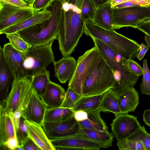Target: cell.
<instances>
[{
  "label": "cell",
  "mask_w": 150,
  "mask_h": 150,
  "mask_svg": "<svg viewBox=\"0 0 150 150\" xmlns=\"http://www.w3.org/2000/svg\"><path fill=\"white\" fill-rule=\"evenodd\" d=\"M63 3L57 39L63 57L70 56L84 33L85 21L81 10L66 3Z\"/></svg>",
  "instance_id": "6da1fadb"
},
{
  "label": "cell",
  "mask_w": 150,
  "mask_h": 150,
  "mask_svg": "<svg viewBox=\"0 0 150 150\" xmlns=\"http://www.w3.org/2000/svg\"><path fill=\"white\" fill-rule=\"evenodd\" d=\"M63 5L60 1L54 0L47 8L52 13L50 18L16 33L31 46L45 44L57 39Z\"/></svg>",
  "instance_id": "7a4b0ae2"
},
{
  "label": "cell",
  "mask_w": 150,
  "mask_h": 150,
  "mask_svg": "<svg viewBox=\"0 0 150 150\" xmlns=\"http://www.w3.org/2000/svg\"><path fill=\"white\" fill-rule=\"evenodd\" d=\"M84 33L102 42L125 59L135 58L139 51V44L135 40L117 33L115 30L102 28L91 20L85 21Z\"/></svg>",
  "instance_id": "3957f363"
},
{
  "label": "cell",
  "mask_w": 150,
  "mask_h": 150,
  "mask_svg": "<svg viewBox=\"0 0 150 150\" xmlns=\"http://www.w3.org/2000/svg\"><path fill=\"white\" fill-rule=\"evenodd\" d=\"M115 83L113 70L101 56L83 85L82 96L103 94Z\"/></svg>",
  "instance_id": "277c9868"
},
{
  "label": "cell",
  "mask_w": 150,
  "mask_h": 150,
  "mask_svg": "<svg viewBox=\"0 0 150 150\" xmlns=\"http://www.w3.org/2000/svg\"><path fill=\"white\" fill-rule=\"evenodd\" d=\"M54 40L45 44L31 46L23 54L24 65L27 78H30L35 74L45 71L47 70L48 66L55 61L52 48Z\"/></svg>",
  "instance_id": "5b68a950"
},
{
  "label": "cell",
  "mask_w": 150,
  "mask_h": 150,
  "mask_svg": "<svg viewBox=\"0 0 150 150\" xmlns=\"http://www.w3.org/2000/svg\"><path fill=\"white\" fill-rule=\"evenodd\" d=\"M112 8L114 29L126 27L136 28L139 25L150 21V6Z\"/></svg>",
  "instance_id": "8992f818"
},
{
  "label": "cell",
  "mask_w": 150,
  "mask_h": 150,
  "mask_svg": "<svg viewBox=\"0 0 150 150\" xmlns=\"http://www.w3.org/2000/svg\"><path fill=\"white\" fill-rule=\"evenodd\" d=\"M100 57L98 49L94 46L79 57L74 72L69 80L68 87L72 88L82 96L83 85Z\"/></svg>",
  "instance_id": "52a82bcc"
},
{
  "label": "cell",
  "mask_w": 150,
  "mask_h": 150,
  "mask_svg": "<svg viewBox=\"0 0 150 150\" xmlns=\"http://www.w3.org/2000/svg\"><path fill=\"white\" fill-rule=\"evenodd\" d=\"M31 87V82L29 78L15 79L4 102L0 103L3 105L5 111L12 114L16 111L23 103Z\"/></svg>",
  "instance_id": "ba28073f"
},
{
  "label": "cell",
  "mask_w": 150,
  "mask_h": 150,
  "mask_svg": "<svg viewBox=\"0 0 150 150\" xmlns=\"http://www.w3.org/2000/svg\"><path fill=\"white\" fill-rule=\"evenodd\" d=\"M42 127L50 140L75 135L80 126L74 115L65 120L52 122L44 121Z\"/></svg>",
  "instance_id": "9c48e42d"
},
{
  "label": "cell",
  "mask_w": 150,
  "mask_h": 150,
  "mask_svg": "<svg viewBox=\"0 0 150 150\" xmlns=\"http://www.w3.org/2000/svg\"><path fill=\"white\" fill-rule=\"evenodd\" d=\"M47 108L31 87L28 93L21 115L26 120L42 125Z\"/></svg>",
  "instance_id": "30bf717a"
},
{
  "label": "cell",
  "mask_w": 150,
  "mask_h": 150,
  "mask_svg": "<svg viewBox=\"0 0 150 150\" xmlns=\"http://www.w3.org/2000/svg\"><path fill=\"white\" fill-rule=\"evenodd\" d=\"M55 149L58 150H99L107 148L104 144L75 135L50 140Z\"/></svg>",
  "instance_id": "8fae6325"
},
{
  "label": "cell",
  "mask_w": 150,
  "mask_h": 150,
  "mask_svg": "<svg viewBox=\"0 0 150 150\" xmlns=\"http://www.w3.org/2000/svg\"><path fill=\"white\" fill-rule=\"evenodd\" d=\"M110 125L117 142L129 136L142 126L136 116L122 113L115 116Z\"/></svg>",
  "instance_id": "7c38bea8"
},
{
  "label": "cell",
  "mask_w": 150,
  "mask_h": 150,
  "mask_svg": "<svg viewBox=\"0 0 150 150\" xmlns=\"http://www.w3.org/2000/svg\"><path fill=\"white\" fill-rule=\"evenodd\" d=\"M34 13L32 8L0 4V31L24 21L31 17Z\"/></svg>",
  "instance_id": "4fadbf2b"
},
{
  "label": "cell",
  "mask_w": 150,
  "mask_h": 150,
  "mask_svg": "<svg viewBox=\"0 0 150 150\" xmlns=\"http://www.w3.org/2000/svg\"><path fill=\"white\" fill-rule=\"evenodd\" d=\"M3 50L6 62L15 79L27 78L24 65L23 54L14 48L10 43L4 45Z\"/></svg>",
  "instance_id": "5bb4252c"
},
{
  "label": "cell",
  "mask_w": 150,
  "mask_h": 150,
  "mask_svg": "<svg viewBox=\"0 0 150 150\" xmlns=\"http://www.w3.org/2000/svg\"><path fill=\"white\" fill-rule=\"evenodd\" d=\"M29 137L41 150H56L45 132L42 125L25 120Z\"/></svg>",
  "instance_id": "9a60e30c"
},
{
  "label": "cell",
  "mask_w": 150,
  "mask_h": 150,
  "mask_svg": "<svg viewBox=\"0 0 150 150\" xmlns=\"http://www.w3.org/2000/svg\"><path fill=\"white\" fill-rule=\"evenodd\" d=\"M65 93L61 86L50 81L45 93L40 98L47 108H58L62 104Z\"/></svg>",
  "instance_id": "2e32d148"
},
{
  "label": "cell",
  "mask_w": 150,
  "mask_h": 150,
  "mask_svg": "<svg viewBox=\"0 0 150 150\" xmlns=\"http://www.w3.org/2000/svg\"><path fill=\"white\" fill-rule=\"evenodd\" d=\"M13 74L6 62L3 48H0V102H4L13 81Z\"/></svg>",
  "instance_id": "e0dca14e"
},
{
  "label": "cell",
  "mask_w": 150,
  "mask_h": 150,
  "mask_svg": "<svg viewBox=\"0 0 150 150\" xmlns=\"http://www.w3.org/2000/svg\"><path fill=\"white\" fill-rule=\"evenodd\" d=\"M77 62L73 57H63L53 63L54 76L61 83H65L72 77Z\"/></svg>",
  "instance_id": "ac0fdd59"
},
{
  "label": "cell",
  "mask_w": 150,
  "mask_h": 150,
  "mask_svg": "<svg viewBox=\"0 0 150 150\" xmlns=\"http://www.w3.org/2000/svg\"><path fill=\"white\" fill-rule=\"evenodd\" d=\"M51 11L48 8L39 11L35 12L30 17L16 25L0 31V34L6 35L17 32L50 18L52 16Z\"/></svg>",
  "instance_id": "d6986e66"
},
{
  "label": "cell",
  "mask_w": 150,
  "mask_h": 150,
  "mask_svg": "<svg viewBox=\"0 0 150 150\" xmlns=\"http://www.w3.org/2000/svg\"><path fill=\"white\" fill-rule=\"evenodd\" d=\"M16 136V130L11 114L6 112L0 104V146L11 137Z\"/></svg>",
  "instance_id": "ffe728a7"
},
{
  "label": "cell",
  "mask_w": 150,
  "mask_h": 150,
  "mask_svg": "<svg viewBox=\"0 0 150 150\" xmlns=\"http://www.w3.org/2000/svg\"><path fill=\"white\" fill-rule=\"evenodd\" d=\"M147 132L144 126L133 133L119 141L117 144L120 150H145L143 140Z\"/></svg>",
  "instance_id": "44dd1931"
},
{
  "label": "cell",
  "mask_w": 150,
  "mask_h": 150,
  "mask_svg": "<svg viewBox=\"0 0 150 150\" xmlns=\"http://www.w3.org/2000/svg\"><path fill=\"white\" fill-rule=\"evenodd\" d=\"M77 134L88 139L104 144L107 148L112 146L114 141L113 134L108 131L97 130L80 126Z\"/></svg>",
  "instance_id": "7402d4cb"
},
{
  "label": "cell",
  "mask_w": 150,
  "mask_h": 150,
  "mask_svg": "<svg viewBox=\"0 0 150 150\" xmlns=\"http://www.w3.org/2000/svg\"><path fill=\"white\" fill-rule=\"evenodd\" d=\"M121 113L128 114L135 110L139 103V94L133 88L127 92L118 96Z\"/></svg>",
  "instance_id": "603a6c76"
},
{
  "label": "cell",
  "mask_w": 150,
  "mask_h": 150,
  "mask_svg": "<svg viewBox=\"0 0 150 150\" xmlns=\"http://www.w3.org/2000/svg\"><path fill=\"white\" fill-rule=\"evenodd\" d=\"M96 25L105 29L113 30L112 8L110 3H108L96 9L92 21Z\"/></svg>",
  "instance_id": "cb8c5ba5"
},
{
  "label": "cell",
  "mask_w": 150,
  "mask_h": 150,
  "mask_svg": "<svg viewBox=\"0 0 150 150\" xmlns=\"http://www.w3.org/2000/svg\"><path fill=\"white\" fill-rule=\"evenodd\" d=\"M99 109L103 112H110L116 116L121 113L118 95L111 89L103 95Z\"/></svg>",
  "instance_id": "d4e9b609"
},
{
  "label": "cell",
  "mask_w": 150,
  "mask_h": 150,
  "mask_svg": "<svg viewBox=\"0 0 150 150\" xmlns=\"http://www.w3.org/2000/svg\"><path fill=\"white\" fill-rule=\"evenodd\" d=\"M86 112L88 113V118L79 122L81 127L97 130L108 131L106 123L101 117V111L99 109Z\"/></svg>",
  "instance_id": "484cf974"
},
{
  "label": "cell",
  "mask_w": 150,
  "mask_h": 150,
  "mask_svg": "<svg viewBox=\"0 0 150 150\" xmlns=\"http://www.w3.org/2000/svg\"><path fill=\"white\" fill-rule=\"evenodd\" d=\"M103 95L82 96L72 109L74 112L79 110L87 111L99 109Z\"/></svg>",
  "instance_id": "4316f807"
},
{
  "label": "cell",
  "mask_w": 150,
  "mask_h": 150,
  "mask_svg": "<svg viewBox=\"0 0 150 150\" xmlns=\"http://www.w3.org/2000/svg\"><path fill=\"white\" fill-rule=\"evenodd\" d=\"M74 112L72 109L61 107L47 108L44 121L52 122L63 121L73 116Z\"/></svg>",
  "instance_id": "83f0119b"
},
{
  "label": "cell",
  "mask_w": 150,
  "mask_h": 150,
  "mask_svg": "<svg viewBox=\"0 0 150 150\" xmlns=\"http://www.w3.org/2000/svg\"><path fill=\"white\" fill-rule=\"evenodd\" d=\"M29 79L32 88L41 97L45 93L50 81V72L47 70L43 72L33 76Z\"/></svg>",
  "instance_id": "f1b7e54d"
},
{
  "label": "cell",
  "mask_w": 150,
  "mask_h": 150,
  "mask_svg": "<svg viewBox=\"0 0 150 150\" xmlns=\"http://www.w3.org/2000/svg\"><path fill=\"white\" fill-rule=\"evenodd\" d=\"M6 35V37L12 46L23 54L26 53L31 47L16 33Z\"/></svg>",
  "instance_id": "f546056e"
},
{
  "label": "cell",
  "mask_w": 150,
  "mask_h": 150,
  "mask_svg": "<svg viewBox=\"0 0 150 150\" xmlns=\"http://www.w3.org/2000/svg\"><path fill=\"white\" fill-rule=\"evenodd\" d=\"M143 76L140 84V88L142 93L150 95V71L147 65V61L145 59L143 61Z\"/></svg>",
  "instance_id": "4dcf8cb0"
},
{
  "label": "cell",
  "mask_w": 150,
  "mask_h": 150,
  "mask_svg": "<svg viewBox=\"0 0 150 150\" xmlns=\"http://www.w3.org/2000/svg\"><path fill=\"white\" fill-rule=\"evenodd\" d=\"M81 96L72 88L68 87L63 102L60 107L72 109Z\"/></svg>",
  "instance_id": "1f68e13d"
},
{
  "label": "cell",
  "mask_w": 150,
  "mask_h": 150,
  "mask_svg": "<svg viewBox=\"0 0 150 150\" xmlns=\"http://www.w3.org/2000/svg\"><path fill=\"white\" fill-rule=\"evenodd\" d=\"M122 63L123 67L125 71L133 73L138 76L143 75V68L137 62L132 59H123Z\"/></svg>",
  "instance_id": "d6a6232c"
},
{
  "label": "cell",
  "mask_w": 150,
  "mask_h": 150,
  "mask_svg": "<svg viewBox=\"0 0 150 150\" xmlns=\"http://www.w3.org/2000/svg\"><path fill=\"white\" fill-rule=\"evenodd\" d=\"M96 9L90 0H84L81 9V16L83 21H92Z\"/></svg>",
  "instance_id": "836d02e7"
},
{
  "label": "cell",
  "mask_w": 150,
  "mask_h": 150,
  "mask_svg": "<svg viewBox=\"0 0 150 150\" xmlns=\"http://www.w3.org/2000/svg\"><path fill=\"white\" fill-rule=\"evenodd\" d=\"M25 119L21 116L18 127L16 131V136L19 146H23L29 138L27 132V127L25 122Z\"/></svg>",
  "instance_id": "e575fe53"
},
{
  "label": "cell",
  "mask_w": 150,
  "mask_h": 150,
  "mask_svg": "<svg viewBox=\"0 0 150 150\" xmlns=\"http://www.w3.org/2000/svg\"><path fill=\"white\" fill-rule=\"evenodd\" d=\"M120 4L113 8H122L129 7L142 6H150V0H120Z\"/></svg>",
  "instance_id": "d590c367"
},
{
  "label": "cell",
  "mask_w": 150,
  "mask_h": 150,
  "mask_svg": "<svg viewBox=\"0 0 150 150\" xmlns=\"http://www.w3.org/2000/svg\"><path fill=\"white\" fill-rule=\"evenodd\" d=\"M1 4H7L25 9L32 8V6L24 0H0Z\"/></svg>",
  "instance_id": "8d00e7d4"
},
{
  "label": "cell",
  "mask_w": 150,
  "mask_h": 150,
  "mask_svg": "<svg viewBox=\"0 0 150 150\" xmlns=\"http://www.w3.org/2000/svg\"><path fill=\"white\" fill-rule=\"evenodd\" d=\"M54 0H35L32 8L34 12L39 11L47 8Z\"/></svg>",
  "instance_id": "74e56055"
},
{
  "label": "cell",
  "mask_w": 150,
  "mask_h": 150,
  "mask_svg": "<svg viewBox=\"0 0 150 150\" xmlns=\"http://www.w3.org/2000/svg\"><path fill=\"white\" fill-rule=\"evenodd\" d=\"M18 146V141L16 136H15L8 139L0 147L4 149L16 150Z\"/></svg>",
  "instance_id": "f35d334b"
},
{
  "label": "cell",
  "mask_w": 150,
  "mask_h": 150,
  "mask_svg": "<svg viewBox=\"0 0 150 150\" xmlns=\"http://www.w3.org/2000/svg\"><path fill=\"white\" fill-rule=\"evenodd\" d=\"M23 146L25 150H41L37 144L29 137Z\"/></svg>",
  "instance_id": "ab89813d"
},
{
  "label": "cell",
  "mask_w": 150,
  "mask_h": 150,
  "mask_svg": "<svg viewBox=\"0 0 150 150\" xmlns=\"http://www.w3.org/2000/svg\"><path fill=\"white\" fill-rule=\"evenodd\" d=\"M74 116L78 122L86 120L88 118V113L85 111L79 110L75 111Z\"/></svg>",
  "instance_id": "60d3db41"
},
{
  "label": "cell",
  "mask_w": 150,
  "mask_h": 150,
  "mask_svg": "<svg viewBox=\"0 0 150 150\" xmlns=\"http://www.w3.org/2000/svg\"><path fill=\"white\" fill-rule=\"evenodd\" d=\"M137 29L145 34L150 36V24L148 22L143 23L137 26Z\"/></svg>",
  "instance_id": "b9f144b4"
},
{
  "label": "cell",
  "mask_w": 150,
  "mask_h": 150,
  "mask_svg": "<svg viewBox=\"0 0 150 150\" xmlns=\"http://www.w3.org/2000/svg\"><path fill=\"white\" fill-rule=\"evenodd\" d=\"M96 8H99L105 4L110 3L111 0H90Z\"/></svg>",
  "instance_id": "7bdbcfd3"
},
{
  "label": "cell",
  "mask_w": 150,
  "mask_h": 150,
  "mask_svg": "<svg viewBox=\"0 0 150 150\" xmlns=\"http://www.w3.org/2000/svg\"><path fill=\"white\" fill-rule=\"evenodd\" d=\"M83 1L84 0H65L64 3L71 4L81 10Z\"/></svg>",
  "instance_id": "ee69618b"
},
{
  "label": "cell",
  "mask_w": 150,
  "mask_h": 150,
  "mask_svg": "<svg viewBox=\"0 0 150 150\" xmlns=\"http://www.w3.org/2000/svg\"><path fill=\"white\" fill-rule=\"evenodd\" d=\"M143 144L145 150H150V134L148 132L143 140Z\"/></svg>",
  "instance_id": "f6af8a7d"
},
{
  "label": "cell",
  "mask_w": 150,
  "mask_h": 150,
  "mask_svg": "<svg viewBox=\"0 0 150 150\" xmlns=\"http://www.w3.org/2000/svg\"><path fill=\"white\" fill-rule=\"evenodd\" d=\"M143 120L146 125L150 127V109H146L144 111Z\"/></svg>",
  "instance_id": "bcb514c9"
},
{
  "label": "cell",
  "mask_w": 150,
  "mask_h": 150,
  "mask_svg": "<svg viewBox=\"0 0 150 150\" xmlns=\"http://www.w3.org/2000/svg\"><path fill=\"white\" fill-rule=\"evenodd\" d=\"M149 47L148 46L146 45L144 48L139 49L137 57L140 61L144 58L146 52L149 50Z\"/></svg>",
  "instance_id": "7dc6e473"
},
{
  "label": "cell",
  "mask_w": 150,
  "mask_h": 150,
  "mask_svg": "<svg viewBox=\"0 0 150 150\" xmlns=\"http://www.w3.org/2000/svg\"><path fill=\"white\" fill-rule=\"evenodd\" d=\"M144 40L147 45L150 47V36L145 34L144 37Z\"/></svg>",
  "instance_id": "c3c4849f"
},
{
  "label": "cell",
  "mask_w": 150,
  "mask_h": 150,
  "mask_svg": "<svg viewBox=\"0 0 150 150\" xmlns=\"http://www.w3.org/2000/svg\"><path fill=\"white\" fill-rule=\"evenodd\" d=\"M26 2L29 4L30 5L32 6L35 0H24Z\"/></svg>",
  "instance_id": "681fc988"
},
{
  "label": "cell",
  "mask_w": 150,
  "mask_h": 150,
  "mask_svg": "<svg viewBox=\"0 0 150 150\" xmlns=\"http://www.w3.org/2000/svg\"><path fill=\"white\" fill-rule=\"evenodd\" d=\"M25 150L23 146H18L16 149V150Z\"/></svg>",
  "instance_id": "f907efd6"
},
{
  "label": "cell",
  "mask_w": 150,
  "mask_h": 150,
  "mask_svg": "<svg viewBox=\"0 0 150 150\" xmlns=\"http://www.w3.org/2000/svg\"><path fill=\"white\" fill-rule=\"evenodd\" d=\"M59 0L60 1H61L63 3H64V2L65 1V0Z\"/></svg>",
  "instance_id": "816d5d0a"
},
{
  "label": "cell",
  "mask_w": 150,
  "mask_h": 150,
  "mask_svg": "<svg viewBox=\"0 0 150 150\" xmlns=\"http://www.w3.org/2000/svg\"><path fill=\"white\" fill-rule=\"evenodd\" d=\"M148 23H149L150 24V21H149V22H147Z\"/></svg>",
  "instance_id": "f5cc1de1"
}]
</instances>
